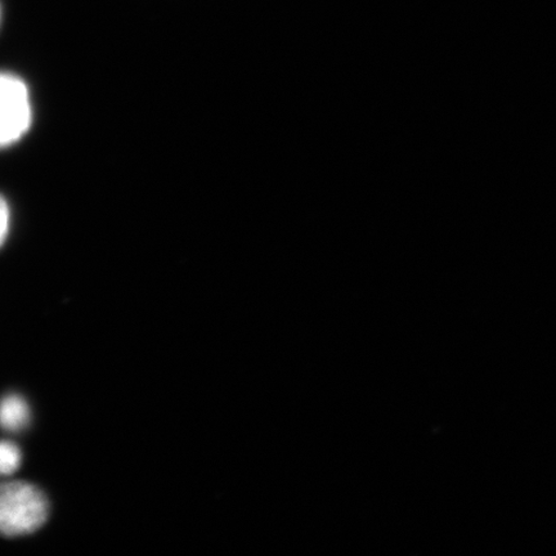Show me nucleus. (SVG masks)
Here are the masks:
<instances>
[{"label": "nucleus", "mask_w": 556, "mask_h": 556, "mask_svg": "<svg viewBox=\"0 0 556 556\" xmlns=\"http://www.w3.org/2000/svg\"><path fill=\"white\" fill-rule=\"evenodd\" d=\"M0 141L9 146L26 134L31 123L29 90L16 75H2L0 80Z\"/></svg>", "instance_id": "f03ea898"}, {"label": "nucleus", "mask_w": 556, "mask_h": 556, "mask_svg": "<svg viewBox=\"0 0 556 556\" xmlns=\"http://www.w3.org/2000/svg\"><path fill=\"white\" fill-rule=\"evenodd\" d=\"M23 462L20 448L15 443L3 441L0 446V471L3 476H11L15 472Z\"/></svg>", "instance_id": "20e7f679"}, {"label": "nucleus", "mask_w": 556, "mask_h": 556, "mask_svg": "<svg viewBox=\"0 0 556 556\" xmlns=\"http://www.w3.org/2000/svg\"><path fill=\"white\" fill-rule=\"evenodd\" d=\"M9 218L10 211L9 206H7L5 201H2V212H0V236H2V242H4L7 238V229H9Z\"/></svg>", "instance_id": "39448f33"}, {"label": "nucleus", "mask_w": 556, "mask_h": 556, "mask_svg": "<svg viewBox=\"0 0 556 556\" xmlns=\"http://www.w3.org/2000/svg\"><path fill=\"white\" fill-rule=\"evenodd\" d=\"M50 516V504L38 486L11 482L0 495V528L7 538L25 536L43 527Z\"/></svg>", "instance_id": "f257e3e1"}, {"label": "nucleus", "mask_w": 556, "mask_h": 556, "mask_svg": "<svg viewBox=\"0 0 556 556\" xmlns=\"http://www.w3.org/2000/svg\"><path fill=\"white\" fill-rule=\"evenodd\" d=\"M31 420L30 407L17 394H10L2 403V426L9 432H20L29 426Z\"/></svg>", "instance_id": "7ed1b4c3"}]
</instances>
